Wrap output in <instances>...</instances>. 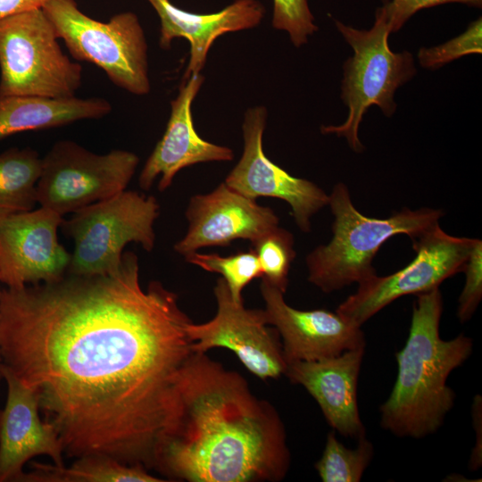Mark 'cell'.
I'll use <instances>...</instances> for the list:
<instances>
[{
	"label": "cell",
	"instance_id": "6da1fadb",
	"mask_svg": "<svg viewBox=\"0 0 482 482\" xmlns=\"http://www.w3.org/2000/svg\"><path fill=\"white\" fill-rule=\"evenodd\" d=\"M178 295L141 286L137 254L108 273H66L0 294V361L38 399L63 453L154 467L194 353Z\"/></svg>",
	"mask_w": 482,
	"mask_h": 482
},
{
	"label": "cell",
	"instance_id": "7a4b0ae2",
	"mask_svg": "<svg viewBox=\"0 0 482 482\" xmlns=\"http://www.w3.org/2000/svg\"><path fill=\"white\" fill-rule=\"evenodd\" d=\"M284 423L237 371L206 353L186 363L153 469L171 480L277 482L290 467Z\"/></svg>",
	"mask_w": 482,
	"mask_h": 482
},
{
	"label": "cell",
	"instance_id": "3957f363",
	"mask_svg": "<svg viewBox=\"0 0 482 482\" xmlns=\"http://www.w3.org/2000/svg\"><path fill=\"white\" fill-rule=\"evenodd\" d=\"M416 296L408 338L395 353L396 380L379 411L385 430L422 438L438 430L453 407L456 395L446 381L471 355L473 341L463 334L450 340L440 337L444 301L439 287Z\"/></svg>",
	"mask_w": 482,
	"mask_h": 482
},
{
	"label": "cell",
	"instance_id": "277c9868",
	"mask_svg": "<svg viewBox=\"0 0 482 482\" xmlns=\"http://www.w3.org/2000/svg\"><path fill=\"white\" fill-rule=\"evenodd\" d=\"M328 205L334 216L333 237L305 259L308 281L324 293L376 275L373 260L384 243L401 234L411 240L438 224L444 215L440 209L403 207L387 218L367 217L355 208L348 187L341 182L328 194Z\"/></svg>",
	"mask_w": 482,
	"mask_h": 482
},
{
	"label": "cell",
	"instance_id": "5b68a950",
	"mask_svg": "<svg viewBox=\"0 0 482 482\" xmlns=\"http://www.w3.org/2000/svg\"><path fill=\"white\" fill-rule=\"evenodd\" d=\"M336 27L353 50V55L344 64L341 98L348 108V115L340 125L321 126L322 134L345 137L348 145L362 153L364 145L359 139L360 123L372 105L380 108L386 117L396 109L395 93L411 80L417 71L410 52L394 53L388 45L391 33L385 4L376 11L371 29L361 30L339 21Z\"/></svg>",
	"mask_w": 482,
	"mask_h": 482
},
{
	"label": "cell",
	"instance_id": "8992f818",
	"mask_svg": "<svg viewBox=\"0 0 482 482\" xmlns=\"http://www.w3.org/2000/svg\"><path fill=\"white\" fill-rule=\"evenodd\" d=\"M42 9L76 61L96 65L130 94L150 92L148 46L136 13L122 12L103 22L85 14L75 0H49Z\"/></svg>",
	"mask_w": 482,
	"mask_h": 482
},
{
	"label": "cell",
	"instance_id": "52a82bcc",
	"mask_svg": "<svg viewBox=\"0 0 482 482\" xmlns=\"http://www.w3.org/2000/svg\"><path fill=\"white\" fill-rule=\"evenodd\" d=\"M43 9L0 19V96H76L82 66L62 50Z\"/></svg>",
	"mask_w": 482,
	"mask_h": 482
},
{
	"label": "cell",
	"instance_id": "ba28073f",
	"mask_svg": "<svg viewBox=\"0 0 482 482\" xmlns=\"http://www.w3.org/2000/svg\"><path fill=\"white\" fill-rule=\"evenodd\" d=\"M62 223L74 243L66 273L90 276L116 270L129 243L151 252L155 245L154 225L160 205L153 195L124 190L88 204Z\"/></svg>",
	"mask_w": 482,
	"mask_h": 482
},
{
	"label": "cell",
	"instance_id": "9c48e42d",
	"mask_svg": "<svg viewBox=\"0 0 482 482\" xmlns=\"http://www.w3.org/2000/svg\"><path fill=\"white\" fill-rule=\"evenodd\" d=\"M138 162L129 151L99 154L75 141L59 140L42 157L37 204L62 216L75 212L126 190Z\"/></svg>",
	"mask_w": 482,
	"mask_h": 482
},
{
	"label": "cell",
	"instance_id": "30bf717a",
	"mask_svg": "<svg viewBox=\"0 0 482 482\" xmlns=\"http://www.w3.org/2000/svg\"><path fill=\"white\" fill-rule=\"evenodd\" d=\"M477 238L447 234L439 223L411 239L415 258L404 268L358 284L337 312L362 327L368 320L396 299L418 295L439 287L446 278L462 272Z\"/></svg>",
	"mask_w": 482,
	"mask_h": 482
},
{
	"label": "cell",
	"instance_id": "8fae6325",
	"mask_svg": "<svg viewBox=\"0 0 482 482\" xmlns=\"http://www.w3.org/2000/svg\"><path fill=\"white\" fill-rule=\"evenodd\" d=\"M217 302L215 316L209 321L187 326L194 353L212 348L232 351L245 369L261 379L284 375L287 362L278 331L266 323L263 310L246 309L236 302L222 278L213 288Z\"/></svg>",
	"mask_w": 482,
	"mask_h": 482
},
{
	"label": "cell",
	"instance_id": "7c38bea8",
	"mask_svg": "<svg viewBox=\"0 0 482 482\" xmlns=\"http://www.w3.org/2000/svg\"><path fill=\"white\" fill-rule=\"evenodd\" d=\"M266 119L264 106L245 112L242 126L243 154L224 183L253 200L262 196L287 202L297 227L308 233L312 217L328 205V195L315 183L290 175L265 155L262 136Z\"/></svg>",
	"mask_w": 482,
	"mask_h": 482
},
{
	"label": "cell",
	"instance_id": "4fadbf2b",
	"mask_svg": "<svg viewBox=\"0 0 482 482\" xmlns=\"http://www.w3.org/2000/svg\"><path fill=\"white\" fill-rule=\"evenodd\" d=\"M62 221L41 206L0 221V282L21 287L62 278L71 258L58 241Z\"/></svg>",
	"mask_w": 482,
	"mask_h": 482
},
{
	"label": "cell",
	"instance_id": "5bb4252c",
	"mask_svg": "<svg viewBox=\"0 0 482 482\" xmlns=\"http://www.w3.org/2000/svg\"><path fill=\"white\" fill-rule=\"evenodd\" d=\"M261 294L265 303L266 323L282 338L287 364L297 361H317L366 346L362 327L323 309L302 311L288 305L281 290L262 278Z\"/></svg>",
	"mask_w": 482,
	"mask_h": 482
},
{
	"label": "cell",
	"instance_id": "9a60e30c",
	"mask_svg": "<svg viewBox=\"0 0 482 482\" xmlns=\"http://www.w3.org/2000/svg\"><path fill=\"white\" fill-rule=\"evenodd\" d=\"M186 218L187 231L173 247L182 256L205 246L229 245L236 239L253 243L279 222L272 209L260 205L224 182L210 193L192 196Z\"/></svg>",
	"mask_w": 482,
	"mask_h": 482
},
{
	"label": "cell",
	"instance_id": "2e32d148",
	"mask_svg": "<svg viewBox=\"0 0 482 482\" xmlns=\"http://www.w3.org/2000/svg\"><path fill=\"white\" fill-rule=\"evenodd\" d=\"M0 371L7 385L6 402L0 410V482H21L24 465L37 455L64 466L59 436L51 423L40 419L35 391L2 364Z\"/></svg>",
	"mask_w": 482,
	"mask_h": 482
},
{
	"label": "cell",
	"instance_id": "e0dca14e",
	"mask_svg": "<svg viewBox=\"0 0 482 482\" xmlns=\"http://www.w3.org/2000/svg\"><path fill=\"white\" fill-rule=\"evenodd\" d=\"M204 77L192 74L182 80L179 94L170 102V115L165 132L146 160L138 177V185L148 190L160 177L158 190L163 192L182 169L201 162H229L233 151L203 139L194 127L191 106Z\"/></svg>",
	"mask_w": 482,
	"mask_h": 482
},
{
	"label": "cell",
	"instance_id": "ac0fdd59",
	"mask_svg": "<svg viewBox=\"0 0 482 482\" xmlns=\"http://www.w3.org/2000/svg\"><path fill=\"white\" fill-rule=\"evenodd\" d=\"M364 353L365 347H360L317 361L293 362L284 374L314 398L334 431L354 439L366 435L357 401Z\"/></svg>",
	"mask_w": 482,
	"mask_h": 482
},
{
	"label": "cell",
	"instance_id": "d6986e66",
	"mask_svg": "<svg viewBox=\"0 0 482 482\" xmlns=\"http://www.w3.org/2000/svg\"><path fill=\"white\" fill-rule=\"evenodd\" d=\"M146 1L160 20L161 48H170L172 41L179 37L189 42L190 57L182 80L201 71L211 46L220 36L254 28L265 14V8L258 0H236L217 12L206 14L180 9L170 0Z\"/></svg>",
	"mask_w": 482,
	"mask_h": 482
},
{
	"label": "cell",
	"instance_id": "ffe728a7",
	"mask_svg": "<svg viewBox=\"0 0 482 482\" xmlns=\"http://www.w3.org/2000/svg\"><path fill=\"white\" fill-rule=\"evenodd\" d=\"M112 104L102 97L0 96V141L23 131L100 119L112 112Z\"/></svg>",
	"mask_w": 482,
	"mask_h": 482
},
{
	"label": "cell",
	"instance_id": "44dd1931",
	"mask_svg": "<svg viewBox=\"0 0 482 482\" xmlns=\"http://www.w3.org/2000/svg\"><path fill=\"white\" fill-rule=\"evenodd\" d=\"M142 465H128L104 455L77 458L70 467L30 463L21 482H162Z\"/></svg>",
	"mask_w": 482,
	"mask_h": 482
},
{
	"label": "cell",
	"instance_id": "7402d4cb",
	"mask_svg": "<svg viewBox=\"0 0 482 482\" xmlns=\"http://www.w3.org/2000/svg\"><path fill=\"white\" fill-rule=\"evenodd\" d=\"M42 157L31 147H10L0 153V221L33 210Z\"/></svg>",
	"mask_w": 482,
	"mask_h": 482
},
{
	"label": "cell",
	"instance_id": "603a6c76",
	"mask_svg": "<svg viewBox=\"0 0 482 482\" xmlns=\"http://www.w3.org/2000/svg\"><path fill=\"white\" fill-rule=\"evenodd\" d=\"M358 445L345 447L336 436L334 430L327 436L320 459L314 467L323 482H359L370 465L373 455L372 443L365 436Z\"/></svg>",
	"mask_w": 482,
	"mask_h": 482
},
{
	"label": "cell",
	"instance_id": "cb8c5ba5",
	"mask_svg": "<svg viewBox=\"0 0 482 482\" xmlns=\"http://www.w3.org/2000/svg\"><path fill=\"white\" fill-rule=\"evenodd\" d=\"M184 258L206 271L221 275L236 302H243L244 288L253 279L262 278L261 267L253 249L229 256H220L215 253H200L196 251Z\"/></svg>",
	"mask_w": 482,
	"mask_h": 482
},
{
	"label": "cell",
	"instance_id": "d4e9b609",
	"mask_svg": "<svg viewBox=\"0 0 482 482\" xmlns=\"http://www.w3.org/2000/svg\"><path fill=\"white\" fill-rule=\"evenodd\" d=\"M252 245L261 267L262 278L286 293L289 270L295 257L292 233L278 226Z\"/></svg>",
	"mask_w": 482,
	"mask_h": 482
},
{
	"label": "cell",
	"instance_id": "484cf974",
	"mask_svg": "<svg viewBox=\"0 0 482 482\" xmlns=\"http://www.w3.org/2000/svg\"><path fill=\"white\" fill-rule=\"evenodd\" d=\"M481 53L482 19L479 17L458 37L436 46L420 48L418 60L423 68L436 70L461 56Z\"/></svg>",
	"mask_w": 482,
	"mask_h": 482
},
{
	"label": "cell",
	"instance_id": "4316f807",
	"mask_svg": "<svg viewBox=\"0 0 482 482\" xmlns=\"http://www.w3.org/2000/svg\"><path fill=\"white\" fill-rule=\"evenodd\" d=\"M272 26L287 31L295 47L306 44L318 29L308 0H273Z\"/></svg>",
	"mask_w": 482,
	"mask_h": 482
},
{
	"label": "cell",
	"instance_id": "83f0119b",
	"mask_svg": "<svg viewBox=\"0 0 482 482\" xmlns=\"http://www.w3.org/2000/svg\"><path fill=\"white\" fill-rule=\"evenodd\" d=\"M465 284L458 300L457 317L467 322L475 313L482 299V241L476 239L465 263Z\"/></svg>",
	"mask_w": 482,
	"mask_h": 482
},
{
	"label": "cell",
	"instance_id": "f1b7e54d",
	"mask_svg": "<svg viewBox=\"0 0 482 482\" xmlns=\"http://www.w3.org/2000/svg\"><path fill=\"white\" fill-rule=\"evenodd\" d=\"M449 3H461L475 7L482 5V0H385L391 33L397 32L418 11Z\"/></svg>",
	"mask_w": 482,
	"mask_h": 482
},
{
	"label": "cell",
	"instance_id": "f546056e",
	"mask_svg": "<svg viewBox=\"0 0 482 482\" xmlns=\"http://www.w3.org/2000/svg\"><path fill=\"white\" fill-rule=\"evenodd\" d=\"M49 0H0V19L27 11L42 9Z\"/></svg>",
	"mask_w": 482,
	"mask_h": 482
},
{
	"label": "cell",
	"instance_id": "4dcf8cb0",
	"mask_svg": "<svg viewBox=\"0 0 482 482\" xmlns=\"http://www.w3.org/2000/svg\"><path fill=\"white\" fill-rule=\"evenodd\" d=\"M472 417L473 423L477 433V444L472 450L469 466L472 470H476L480 468L482 464V453H481V442L478 440V431H481V428H478L481 425V397L477 395L474 398L472 404Z\"/></svg>",
	"mask_w": 482,
	"mask_h": 482
},
{
	"label": "cell",
	"instance_id": "1f68e13d",
	"mask_svg": "<svg viewBox=\"0 0 482 482\" xmlns=\"http://www.w3.org/2000/svg\"><path fill=\"white\" fill-rule=\"evenodd\" d=\"M1 288H0V294H1ZM0 364H1V361H0ZM2 378V375H1V371H0V379Z\"/></svg>",
	"mask_w": 482,
	"mask_h": 482
}]
</instances>
